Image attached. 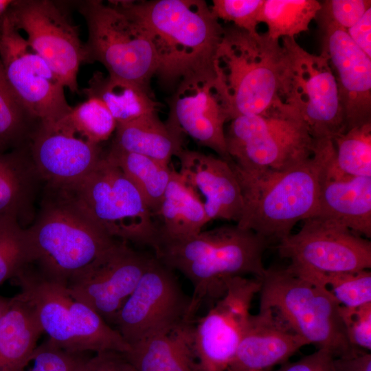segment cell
I'll use <instances>...</instances> for the list:
<instances>
[{
	"mask_svg": "<svg viewBox=\"0 0 371 371\" xmlns=\"http://www.w3.org/2000/svg\"><path fill=\"white\" fill-rule=\"evenodd\" d=\"M319 25L322 52L336 73L344 133L371 123V58L355 45L346 30L330 23Z\"/></svg>",
	"mask_w": 371,
	"mask_h": 371,
	"instance_id": "ffe728a7",
	"label": "cell"
},
{
	"mask_svg": "<svg viewBox=\"0 0 371 371\" xmlns=\"http://www.w3.org/2000/svg\"><path fill=\"white\" fill-rule=\"evenodd\" d=\"M153 218L157 228V242L193 236L209 222L199 196L173 169Z\"/></svg>",
	"mask_w": 371,
	"mask_h": 371,
	"instance_id": "d4e9b609",
	"label": "cell"
},
{
	"mask_svg": "<svg viewBox=\"0 0 371 371\" xmlns=\"http://www.w3.org/2000/svg\"><path fill=\"white\" fill-rule=\"evenodd\" d=\"M335 164L344 174L371 177V123L354 127L333 140Z\"/></svg>",
	"mask_w": 371,
	"mask_h": 371,
	"instance_id": "d6a6232c",
	"label": "cell"
},
{
	"mask_svg": "<svg viewBox=\"0 0 371 371\" xmlns=\"http://www.w3.org/2000/svg\"><path fill=\"white\" fill-rule=\"evenodd\" d=\"M313 216L333 221L370 238L371 177L346 175L337 168L335 157L328 156Z\"/></svg>",
	"mask_w": 371,
	"mask_h": 371,
	"instance_id": "7402d4cb",
	"label": "cell"
},
{
	"mask_svg": "<svg viewBox=\"0 0 371 371\" xmlns=\"http://www.w3.org/2000/svg\"><path fill=\"white\" fill-rule=\"evenodd\" d=\"M30 150L39 177L57 188L80 182L102 157L98 145L85 140L60 120L40 122L31 136Z\"/></svg>",
	"mask_w": 371,
	"mask_h": 371,
	"instance_id": "d6986e66",
	"label": "cell"
},
{
	"mask_svg": "<svg viewBox=\"0 0 371 371\" xmlns=\"http://www.w3.org/2000/svg\"><path fill=\"white\" fill-rule=\"evenodd\" d=\"M286 54L280 40L267 33L224 27L214 69L229 121L240 115H266L281 100Z\"/></svg>",
	"mask_w": 371,
	"mask_h": 371,
	"instance_id": "277c9868",
	"label": "cell"
},
{
	"mask_svg": "<svg viewBox=\"0 0 371 371\" xmlns=\"http://www.w3.org/2000/svg\"><path fill=\"white\" fill-rule=\"evenodd\" d=\"M179 175L201 201L208 221H239L243 197L229 164L219 157L183 148L177 156Z\"/></svg>",
	"mask_w": 371,
	"mask_h": 371,
	"instance_id": "44dd1931",
	"label": "cell"
},
{
	"mask_svg": "<svg viewBox=\"0 0 371 371\" xmlns=\"http://www.w3.org/2000/svg\"><path fill=\"white\" fill-rule=\"evenodd\" d=\"M333 148L332 140L315 141L309 159L280 171L247 170L230 161L243 203L236 224L269 243H278L291 234L298 222L315 212L322 170Z\"/></svg>",
	"mask_w": 371,
	"mask_h": 371,
	"instance_id": "3957f363",
	"label": "cell"
},
{
	"mask_svg": "<svg viewBox=\"0 0 371 371\" xmlns=\"http://www.w3.org/2000/svg\"><path fill=\"white\" fill-rule=\"evenodd\" d=\"M68 190L111 237L154 248L157 228L142 194L107 156Z\"/></svg>",
	"mask_w": 371,
	"mask_h": 371,
	"instance_id": "9c48e42d",
	"label": "cell"
},
{
	"mask_svg": "<svg viewBox=\"0 0 371 371\" xmlns=\"http://www.w3.org/2000/svg\"><path fill=\"white\" fill-rule=\"evenodd\" d=\"M12 302V297H6L0 295V319L6 312Z\"/></svg>",
	"mask_w": 371,
	"mask_h": 371,
	"instance_id": "f6af8a7d",
	"label": "cell"
},
{
	"mask_svg": "<svg viewBox=\"0 0 371 371\" xmlns=\"http://www.w3.org/2000/svg\"><path fill=\"white\" fill-rule=\"evenodd\" d=\"M82 92L87 98L100 100L117 124L157 113L160 108L151 90L131 82L106 76L100 71L93 74Z\"/></svg>",
	"mask_w": 371,
	"mask_h": 371,
	"instance_id": "f1b7e54d",
	"label": "cell"
},
{
	"mask_svg": "<svg viewBox=\"0 0 371 371\" xmlns=\"http://www.w3.org/2000/svg\"><path fill=\"white\" fill-rule=\"evenodd\" d=\"M146 31L158 60L162 84L216 78L214 63L224 27L202 0L111 1Z\"/></svg>",
	"mask_w": 371,
	"mask_h": 371,
	"instance_id": "6da1fadb",
	"label": "cell"
},
{
	"mask_svg": "<svg viewBox=\"0 0 371 371\" xmlns=\"http://www.w3.org/2000/svg\"><path fill=\"white\" fill-rule=\"evenodd\" d=\"M167 123L230 162L224 126L228 108L216 78L199 77L179 82L169 102Z\"/></svg>",
	"mask_w": 371,
	"mask_h": 371,
	"instance_id": "ac0fdd59",
	"label": "cell"
},
{
	"mask_svg": "<svg viewBox=\"0 0 371 371\" xmlns=\"http://www.w3.org/2000/svg\"><path fill=\"white\" fill-rule=\"evenodd\" d=\"M339 315L350 344L367 351L371 349V303L357 307L339 306Z\"/></svg>",
	"mask_w": 371,
	"mask_h": 371,
	"instance_id": "ab89813d",
	"label": "cell"
},
{
	"mask_svg": "<svg viewBox=\"0 0 371 371\" xmlns=\"http://www.w3.org/2000/svg\"><path fill=\"white\" fill-rule=\"evenodd\" d=\"M301 229L278 243L287 268L306 276L357 271L371 267V242L346 227L317 216L303 221Z\"/></svg>",
	"mask_w": 371,
	"mask_h": 371,
	"instance_id": "7c38bea8",
	"label": "cell"
},
{
	"mask_svg": "<svg viewBox=\"0 0 371 371\" xmlns=\"http://www.w3.org/2000/svg\"><path fill=\"white\" fill-rule=\"evenodd\" d=\"M346 32L355 45L371 58V8Z\"/></svg>",
	"mask_w": 371,
	"mask_h": 371,
	"instance_id": "ee69618b",
	"label": "cell"
},
{
	"mask_svg": "<svg viewBox=\"0 0 371 371\" xmlns=\"http://www.w3.org/2000/svg\"><path fill=\"white\" fill-rule=\"evenodd\" d=\"M225 135L232 160L247 170L288 169L309 159L315 144L304 122L286 106L236 117Z\"/></svg>",
	"mask_w": 371,
	"mask_h": 371,
	"instance_id": "30bf717a",
	"label": "cell"
},
{
	"mask_svg": "<svg viewBox=\"0 0 371 371\" xmlns=\"http://www.w3.org/2000/svg\"><path fill=\"white\" fill-rule=\"evenodd\" d=\"M124 355L136 371H197L194 325L184 322L132 346Z\"/></svg>",
	"mask_w": 371,
	"mask_h": 371,
	"instance_id": "cb8c5ba5",
	"label": "cell"
},
{
	"mask_svg": "<svg viewBox=\"0 0 371 371\" xmlns=\"http://www.w3.org/2000/svg\"><path fill=\"white\" fill-rule=\"evenodd\" d=\"M264 0H213L210 9L219 20L232 22L250 34L258 32Z\"/></svg>",
	"mask_w": 371,
	"mask_h": 371,
	"instance_id": "74e56055",
	"label": "cell"
},
{
	"mask_svg": "<svg viewBox=\"0 0 371 371\" xmlns=\"http://www.w3.org/2000/svg\"><path fill=\"white\" fill-rule=\"evenodd\" d=\"M43 331L33 308L16 295L0 319V371H23Z\"/></svg>",
	"mask_w": 371,
	"mask_h": 371,
	"instance_id": "4316f807",
	"label": "cell"
},
{
	"mask_svg": "<svg viewBox=\"0 0 371 371\" xmlns=\"http://www.w3.org/2000/svg\"><path fill=\"white\" fill-rule=\"evenodd\" d=\"M370 8V0H327L321 3L315 19L318 24L330 23L346 30Z\"/></svg>",
	"mask_w": 371,
	"mask_h": 371,
	"instance_id": "f35d334b",
	"label": "cell"
},
{
	"mask_svg": "<svg viewBox=\"0 0 371 371\" xmlns=\"http://www.w3.org/2000/svg\"><path fill=\"white\" fill-rule=\"evenodd\" d=\"M85 371H136L124 353L104 351L92 356Z\"/></svg>",
	"mask_w": 371,
	"mask_h": 371,
	"instance_id": "b9f144b4",
	"label": "cell"
},
{
	"mask_svg": "<svg viewBox=\"0 0 371 371\" xmlns=\"http://www.w3.org/2000/svg\"><path fill=\"white\" fill-rule=\"evenodd\" d=\"M98 0L79 1L77 8L88 30L85 63H101L108 76L150 89L158 60L151 40L133 19L117 5Z\"/></svg>",
	"mask_w": 371,
	"mask_h": 371,
	"instance_id": "ba28073f",
	"label": "cell"
},
{
	"mask_svg": "<svg viewBox=\"0 0 371 371\" xmlns=\"http://www.w3.org/2000/svg\"><path fill=\"white\" fill-rule=\"evenodd\" d=\"M16 295L34 310L48 339L71 352L127 353L131 347L120 333L87 305L75 298L65 283L25 267L15 278Z\"/></svg>",
	"mask_w": 371,
	"mask_h": 371,
	"instance_id": "8992f818",
	"label": "cell"
},
{
	"mask_svg": "<svg viewBox=\"0 0 371 371\" xmlns=\"http://www.w3.org/2000/svg\"><path fill=\"white\" fill-rule=\"evenodd\" d=\"M320 9L316 0H264L260 23L267 25L266 33L273 39L295 38L308 30Z\"/></svg>",
	"mask_w": 371,
	"mask_h": 371,
	"instance_id": "4dcf8cb0",
	"label": "cell"
},
{
	"mask_svg": "<svg viewBox=\"0 0 371 371\" xmlns=\"http://www.w3.org/2000/svg\"><path fill=\"white\" fill-rule=\"evenodd\" d=\"M227 371H266V370H234V369H228Z\"/></svg>",
	"mask_w": 371,
	"mask_h": 371,
	"instance_id": "7dc6e473",
	"label": "cell"
},
{
	"mask_svg": "<svg viewBox=\"0 0 371 371\" xmlns=\"http://www.w3.org/2000/svg\"><path fill=\"white\" fill-rule=\"evenodd\" d=\"M334 358L329 351L318 349L296 361L283 363L278 371H336Z\"/></svg>",
	"mask_w": 371,
	"mask_h": 371,
	"instance_id": "60d3db41",
	"label": "cell"
},
{
	"mask_svg": "<svg viewBox=\"0 0 371 371\" xmlns=\"http://www.w3.org/2000/svg\"><path fill=\"white\" fill-rule=\"evenodd\" d=\"M153 256L117 240L100 256L72 276L67 287L75 298L109 325L114 324Z\"/></svg>",
	"mask_w": 371,
	"mask_h": 371,
	"instance_id": "e0dca14e",
	"label": "cell"
},
{
	"mask_svg": "<svg viewBox=\"0 0 371 371\" xmlns=\"http://www.w3.org/2000/svg\"><path fill=\"white\" fill-rule=\"evenodd\" d=\"M106 155L136 186L153 216L161 202L172 169L150 157L111 147Z\"/></svg>",
	"mask_w": 371,
	"mask_h": 371,
	"instance_id": "f546056e",
	"label": "cell"
},
{
	"mask_svg": "<svg viewBox=\"0 0 371 371\" xmlns=\"http://www.w3.org/2000/svg\"><path fill=\"white\" fill-rule=\"evenodd\" d=\"M6 16L45 60L65 88L79 93L77 76L85 63L84 43L78 27L58 2L50 0L14 1Z\"/></svg>",
	"mask_w": 371,
	"mask_h": 371,
	"instance_id": "4fadbf2b",
	"label": "cell"
},
{
	"mask_svg": "<svg viewBox=\"0 0 371 371\" xmlns=\"http://www.w3.org/2000/svg\"><path fill=\"white\" fill-rule=\"evenodd\" d=\"M333 363L336 371H371V355L356 348L347 355L335 357Z\"/></svg>",
	"mask_w": 371,
	"mask_h": 371,
	"instance_id": "7bdbcfd3",
	"label": "cell"
},
{
	"mask_svg": "<svg viewBox=\"0 0 371 371\" xmlns=\"http://www.w3.org/2000/svg\"><path fill=\"white\" fill-rule=\"evenodd\" d=\"M302 277L326 287L340 306L357 307L371 303V272L368 269Z\"/></svg>",
	"mask_w": 371,
	"mask_h": 371,
	"instance_id": "e575fe53",
	"label": "cell"
},
{
	"mask_svg": "<svg viewBox=\"0 0 371 371\" xmlns=\"http://www.w3.org/2000/svg\"><path fill=\"white\" fill-rule=\"evenodd\" d=\"M32 263L26 229L17 222H0V286Z\"/></svg>",
	"mask_w": 371,
	"mask_h": 371,
	"instance_id": "d590c367",
	"label": "cell"
},
{
	"mask_svg": "<svg viewBox=\"0 0 371 371\" xmlns=\"http://www.w3.org/2000/svg\"><path fill=\"white\" fill-rule=\"evenodd\" d=\"M260 307L268 308L308 344L335 357L357 347L348 341L339 304L325 286L300 276L287 267L267 269L261 278Z\"/></svg>",
	"mask_w": 371,
	"mask_h": 371,
	"instance_id": "52a82bcc",
	"label": "cell"
},
{
	"mask_svg": "<svg viewBox=\"0 0 371 371\" xmlns=\"http://www.w3.org/2000/svg\"><path fill=\"white\" fill-rule=\"evenodd\" d=\"M13 2V0H0V17L7 14Z\"/></svg>",
	"mask_w": 371,
	"mask_h": 371,
	"instance_id": "bcb514c9",
	"label": "cell"
},
{
	"mask_svg": "<svg viewBox=\"0 0 371 371\" xmlns=\"http://www.w3.org/2000/svg\"><path fill=\"white\" fill-rule=\"evenodd\" d=\"M3 20V18L0 17V31H1V27H2Z\"/></svg>",
	"mask_w": 371,
	"mask_h": 371,
	"instance_id": "c3c4849f",
	"label": "cell"
},
{
	"mask_svg": "<svg viewBox=\"0 0 371 371\" xmlns=\"http://www.w3.org/2000/svg\"><path fill=\"white\" fill-rule=\"evenodd\" d=\"M60 121L95 145L108 139L117 126L106 106L93 98H87L85 101L72 107L71 112Z\"/></svg>",
	"mask_w": 371,
	"mask_h": 371,
	"instance_id": "836d02e7",
	"label": "cell"
},
{
	"mask_svg": "<svg viewBox=\"0 0 371 371\" xmlns=\"http://www.w3.org/2000/svg\"><path fill=\"white\" fill-rule=\"evenodd\" d=\"M190 297L175 275L154 256L119 311L114 325L132 346L188 320Z\"/></svg>",
	"mask_w": 371,
	"mask_h": 371,
	"instance_id": "5bb4252c",
	"label": "cell"
},
{
	"mask_svg": "<svg viewBox=\"0 0 371 371\" xmlns=\"http://www.w3.org/2000/svg\"><path fill=\"white\" fill-rule=\"evenodd\" d=\"M89 353L62 349L47 339L35 349L27 371H85L92 357Z\"/></svg>",
	"mask_w": 371,
	"mask_h": 371,
	"instance_id": "8d00e7d4",
	"label": "cell"
},
{
	"mask_svg": "<svg viewBox=\"0 0 371 371\" xmlns=\"http://www.w3.org/2000/svg\"><path fill=\"white\" fill-rule=\"evenodd\" d=\"M269 243L254 232L225 225L178 239L159 240L155 258L190 282L193 293L188 313L191 322L206 302L212 304L225 292L227 281L251 275L261 279L262 258Z\"/></svg>",
	"mask_w": 371,
	"mask_h": 371,
	"instance_id": "7a4b0ae2",
	"label": "cell"
},
{
	"mask_svg": "<svg viewBox=\"0 0 371 371\" xmlns=\"http://www.w3.org/2000/svg\"><path fill=\"white\" fill-rule=\"evenodd\" d=\"M261 280L236 276L226 282L223 295L194 326L197 371H227L236 354Z\"/></svg>",
	"mask_w": 371,
	"mask_h": 371,
	"instance_id": "2e32d148",
	"label": "cell"
},
{
	"mask_svg": "<svg viewBox=\"0 0 371 371\" xmlns=\"http://www.w3.org/2000/svg\"><path fill=\"white\" fill-rule=\"evenodd\" d=\"M49 190L34 223L26 229L32 264L47 278L67 284L117 240L68 190L50 186Z\"/></svg>",
	"mask_w": 371,
	"mask_h": 371,
	"instance_id": "5b68a950",
	"label": "cell"
},
{
	"mask_svg": "<svg viewBox=\"0 0 371 371\" xmlns=\"http://www.w3.org/2000/svg\"><path fill=\"white\" fill-rule=\"evenodd\" d=\"M282 40L286 54L282 102L300 117L315 140H333L344 133V124L337 83L328 56L308 52L295 38Z\"/></svg>",
	"mask_w": 371,
	"mask_h": 371,
	"instance_id": "8fae6325",
	"label": "cell"
},
{
	"mask_svg": "<svg viewBox=\"0 0 371 371\" xmlns=\"http://www.w3.org/2000/svg\"><path fill=\"white\" fill-rule=\"evenodd\" d=\"M35 121L11 87L0 59V153L21 148Z\"/></svg>",
	"mask_w": 371,
	"mask_h": 371,
	"instance_id": "1f68e13d",
	"label": "cell"
},
{
	"mask_svg": "<svg viewBox=\"0 0 371 371\" xmlns=\"http://www.w3.org/2000/svg\"><path fill=\"white\" fill-rule=\"evenodd\" d=\"M183 135L161 121L157 113H151L117 124L111 148L169 165L172 157H177L183 148Z\"/></svg>",
	"mask_w": 371,
	"mask_h": 371,
	"instance_id": "484cf974",
	"label": "cell"
},
{
	"mask_svg": "<svg viewBox=\"0 0 371 371\" xmlns=\"http://www.w3.org/2000/svg\"><path fill=\"white\" fill-rule=\"evenodd\" d=\"M38 177L30 153L23 147L0 153V222L21 225L29 212Z\"/></svg>",
	"mask_w": 371,
	"mask_h": 371,
	"instance_id": "83f0119b",
	"label": "cell"
},
{
	"mask_svg": "<svg viewBox=\"0 0 371 371\" xmlns=\"http://www.w3.org/2000/svg\"><path fill=\"white\" fill-rule=\"evenodd\" d=\"M306 345L272 310L260 307L257 314H251L228 369L266 370L286 363Z\"/></svg>",
	"mask_w": 371,
	"mask_h": 371,
	"instance_id": "603a6c76",
	"label": "cell"
},
{
	"mask_svg": "<svg viewBox=\"0 0 371 371\" xmlns=\"http://www.w3.org/2000/svg\"><path fill=\"white\" fill-rule=\"evenodd\" d=\"M0 59L13 90L38 122L54 123L71 112L65 87L6 15L0 31Z\"/></svg>",
	"mask_w": 371,
	"mask_h": 371,
	"instance_id": "9a60e30c",
	"label": "cell"
}]
</instances>
